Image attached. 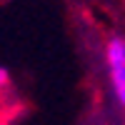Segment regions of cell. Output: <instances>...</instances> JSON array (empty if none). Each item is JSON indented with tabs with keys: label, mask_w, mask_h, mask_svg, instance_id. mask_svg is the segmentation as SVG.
<instances>
[{
	"label": "cell",
	"mask_w": 125,
	"mask_h": 125,
	"mask_svg": "<svg viewBox=\"0 0 125 125\" xmlns=\"http://www.w3.org/2000/svg\"><path fill=\"white\" fill-rule=\"evenodd\" d=\"M105 68L118 105L125 108V35H110L105 43Z\"/></svg>",
	"instance_id": "6da1fadb"
},
{
	"label": "cell",
	"mask_w": 125,
	"mask_h": 125,
	"mask_svg": "<svg viewBox=\"0 0 125 125\" xmlns=\"http://www.w3.org/2000/svg\"><path fill=\"white\" fill-rule=\"evenodd\" d=\"M10 90H13V80H10V73L5 68H0V115H3V108L10 100Z\"/></svg>",
	"instance_id": "7a4b0ae2"
},
{
	"label": "cell",
	"mask_w": 125,
	"mask_h": 125,
	"mask_svg": "<svg viewBox=\"0 0 125 125\" xmlns=\"http://www.w3.org/2000/svg\"><path fill=\"white\" fill-rule=\"evenodd\" d=\"M120 3H123V8H125V0H120Z\"/></svg>",
	"instance_id": "3957f363"
}]
</instances>
